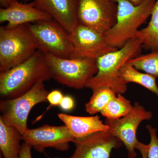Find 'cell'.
Listing matches in <instances>:
<instances>
[{
	"label": "cell",
	"mask_w": 158,
	"mask_h": 158,
	"mask_svg": "<svg viewBox=\"0 0 158 158\" xmlns=\"http://www.w3.org/2000/svg\"><path fill=\"white\" fill-rule=\"evenodd\" d=\"M31 146L23 142L22 144L21 149L18 158H32Z\"/></svg>",
	"instance_id": "d4e9b609"
},
{
	"label": "cell",
	"mask_w": 158,
	"mask_h": 158,
	"mask_svg": "<svg viewBox=\"0 0 158 158\" xmlns=\"http://www.w3.org/2000/svg\"><path fill=\"white\" fill-rule=\"evenodd\" d=\"M141 40L137 37L130 40L121 48L103 55L97 59L98 72L86 85L93 91L98 88H109L117 94L126 92L127 84L119 75L123 66L131 59L140 55Z\"/></svg>",
	"instance_id": "6da1fadb"
},
{
	"label": "cell",
	"mask_w": 158,
	"mask_h": 158,
	"mask_svg": "<svg viewBox=\"0 0 158 158\" xmlns=\"http://www.w3.org/2000/svg\"><path fill=\"white\" fill-rule=\"evenodd\" d=\"M93 94L89 101L85 105V110L90 115L101 113L116 96L117 93L109 88H101L93 90Z\"/></svg>",
	"instance_id": "ffe728a7"
},
{
	"label": "cell",
	"mask_w": 158,
	"mask_h": 158,
	"mask_svg": "<svg viewBox=\"0 0 158 158\" xmlns=\"http://www.w3.org/2000/svg\"><path fill=\"white\" fill-rule=\"evenodd\" d=\"M44 83L37 82L21 96L3 99L0 102L2 113L0 118L6 124L15 127L22 135L28 129V117L32 108L38 104L48 102L47 97L49 92Z\"/></svg>",
	"instance_id": "8992f818"
},
{
	"label": "cell",
	"mask_w": 158,
	"mask_h": 158,
	"mask_svg": "<svg viewBox=\"0 0 158 158\" xmlns=\"http://www.w3.org/2000/svg\"><path fill=\"white\" fill-rule=\"evenodd\" d=\"M140 152H141L142 158H147L148 149L146 148H143L140 149Z\"/></svg>",
	"instance_id": "4316f807"
},
{
	"label": "cell",
	"mask_w": 158,
	"mask_h": 158,
	"mask_svg": "<svg viewBox=\"0 0 158 158\" xmlns=\"http://www.w3.org/2000/svg\"><path fill=\"white\" fill-rule=\"evenodd\" d=\"M74 106L75 102L73 98L68 95L63 97L59 105L61 110L65 112H68L72 110Z\"/></svg>",
	"instance_id": "cb8c5ba5"
},
{
	"label": "cell",
	"mask_w": 158,
	"mask_h": 158,
	"mask_svg": "<svg viewBox=\"0 0 158 158\" xmlns=\"http://www.w3.org/2000/svg\"><path fill=\"white\" fill-rule=\"evenodd\" d=\"M22 135L14 127L6 124L0 118V150L4 158H18Z\"/></svg>",
	"instance_id": "2e32d148"
},
{
	"label": "cell",
	"mask_w": 158,
	"mask_h": 158,
	"mask_svg": "<svg viewBox=\"0 0 158 158\" xmlns=\"http://www.w3.org/2000/svg\"><path fill=\"white\" fill-rule=\"evenodd\" d=\"M152 113L147 111L138 102L133 106L132 110L124 117L114 120L106 119L105 123L109 128L108 131L118 138L125 146L129 158H135L137 146L139 143L137 131L139 125L144 120H150Z\"/></svg>",
	"instance_id": "9c48e42d"
},
{
	"label": "cell",
	"mask_w": 158,
	"mask_h": 158,
	"mask_svg": "<svg viewBox=\"0 0 158 158\" xmlns=\"http://www.w3.org/2000/svg\"><path fill=\"white\" fill-rule=\"evenodd\" d=\"M44 56L52 78L70 88H86L98 72L97 60L60 58L48 54Z\"/></svg>",
	"instance_id": "5b68a950"
},
{
	"label": "cell",
	"mask_w": 158,
	"mask_h": 158,
	"mask_svg": "<svg viewBox=\"0 0 158 158\" xmlns=\"http://www.w3.org/2000/svg\"><path fill=\"white\" fill-rule=\"evenodd\" d=\"M69 34L73 48L71 58L97 60L117 49L109 44L103 34L81 24Z\"/></svg>",
	"instance_id": "30bf717a"
},
{
	"label": "cell",
	"mask_w": 158,
	"mask_h": 158,
	"mask_svg": "<svg viewBox=\"0 0 158 158\" xmlns=\"http://www.w3.org/2000/svg\"><path fill=\"white\" fill-rule=\"evenodd\" d=\"M117 5L114 0H78V23L104 34L116 22Z\"/></svg>",
	"instance_id": "ba28073f"
},
{
	"label": "cell",
	"mask_w": 158,
	"mask_h": 158,
	"mask_svg": "<svg viewBox=\"0 0 158 158\" xmlns=\"http://www.w3.org/2000/svg\"></svg>",
	"instance_id": "4dcf8cb0"
},
{
	"label": "cell",
	"mask_w": 158,
	"mask_h": 158,
	"mask_svg": "<svg viewBox=\"0 0 158 158\" xmlns=\"http://www.w3.org/2000/svg\"><path fill=\"white\" fill-rule=\"evenodd\" d=\"M156 0H144L135 6L129 0H114L117 5L116 22L104 34L110 45L121 48L135 37L138 28L151 15Z\"/></svg>",
	"instance_id": "3957f363"
},
{
	"label": "cell",
	"mask_w": 158,
	"mask_h": 158,
	"mask_svg": "<svg viewBox=\"0 0 158 158\" xmlns=\"http://www.w3.org/2000/svg\"><path fill=\"white\" fill-rule=\"evenodd\" d=\"M22 140L39 152L47 148L65 151L69 149V143L76 141L68 128L44 125L37 128L28 129L22 135Z\"/></svg>",
	"instance_id": "8fae6325"
},
{
	"label": "cell",
	"mask_w": 158,
	"mask_h": 158,
	"mask_svg": "<svg viewBox=\"0 0 158 158\" xmlns=\"http://www.w3.org/2000/svg\"><path fill=\"white\" fill-rule=\"evenodd\" d=\"M119 75L127 84L129 83L138 84L155 94L158 97V87L155 77L141 72L128 62L123 66Z\"/></svg>",
	"instance_id": "e0dca14e"
},
{
	"label": "cell",
	"mask_w": 158,
	"mask_h": 158,
	"mask_svg": "<svg viewBox=\"0 0 158 158\" xmlns=\"http://www.w3.org/2000/svg\"><path fill=\"white\" fill-rule=\"evenodd\" d=\"M27 25L38 50L44 54L71 58L73 48L70 34L56 20L41 21Z\"/></svg>",
	"instance_id": "52a82bcc"
},
{
	"label": "cell",
	"mask_w": 158,
	"mask_h": 158,
	"mask_svg": "<svg viewBox=\"0 0 158 158\" xmlns=\"http://www.w3.org/2000/svg\"><path fill=\"white\" fill-rule=\"evenodd\" d=\"M146 128L150 136L147 158H158V138L156 129L150 125H148Z\"/></svg>",
	"instance_id": "7402d4cb"
},
{
	"label": "cell",
	"mask_w": 158,
	"mask_h": 158,
	"mask_svg": "<svg viewBox=\"0 0 158 158\" xmlns=\"http://www.w3.org/2000/svg\"><path fill=\"white\" fill-rule=\"evenodd\" d=\"M2 155L1 154V155H0V158H2Z\"/></svg>",
	"instance_id": "f546056e"
},
{
	"label": "cell",
	"mask_w": 158,
	"mask_h": 158,
	"mask_svg": "<svg viewBox=\"0 0 158 158\" xmlns=\"http://www.w3.org/2000/svg\"><path fill=\"white\" fill-rule=\"evenodd\" d=\"M19 1V0H0V5L2 8H5L10 6L13 2Z\"/></svg>",
	"instance_id": "484cf974"
},
{
	"label": "cell",
	"mask_w": 158,
	"mask_h": 158,
	"mask_svg": "<svg viewBox=\"0 0 158 158\" xmlns=\"http://www.w3.org/2000/svg\"><path fill=\"white\" fill-rule=\"evenodd\" d=\"M63 97L60 90H55L49 92L47 98L51 106H59Z\"/></svg>",
	"instance_id": "603a6c76"
},
{
	"label": "cell",
	"mask_w": 158,
	"mask_h": 158,
	"mask_svg": "<svg viewBox=\"0 0 158 158\" xmlns=\"http://www.w3.org/2000/svg\"><path fill=\"white\" fill-rule=\"evenodd\" d=\"M23 1L24 2H27L29 1V0H23Z\"/></svg>",
	"instance_id": "f1b7e54d"
},
{
	"label": "cell",
	"mask_w": 158,
	"mask_h": 158,
	"mask_svg": "<svg viewBox=\"0 0 158 158\" xmlns=\"http://www.w3.org/2000/svg\"><path fill=\"white\" fill-rule=\"evenodd\" d=\"M136 37L141 40L142 48L152 52L158 50V0L156 1L148 25L139 30Z\"/></svg>",
	"instance_id": "ac0fdd59"
},
{
	"label": "cell",
	"mask_w": 158,
	"mask_h": 158,
	"mask_svg": "<svg viewBox=\"0 0 158 158\" xmlns=\"http://www.w3.org/2000/svg\"><path fill=\"white\" fill-rule=\"evenodd\" d=\"M74 143L75 149L70 158H110L112 150L123 145L108 131L94 133L77 139Z\"/></svg>",
	"instance_id": "7c38bea8"
},
{
	"label": "cell",
	"mask_w": 158,
	"mask_h": 158,
	"mask_svg": "<svg viewBox=\"0 0 158 158\" xmlns=\"http://www.w3.org/2000/svg\"><path fill=\"white\" fill-rule=\"evenodd\" d=\"M37 42L27 25L13 28L0 27V72L9 70L31 57L37 50Z\"/></svg>",
	"instance_id": "277c9868"
},
{
	"label": "cell",
	"mask_w": 158,
	"mask_h": 158,
	"mask_svg": "<svg viewBox=\"0 0 158 158\" xmlns=\"http://www.w3.org/2000/svg\"><path fill=\"white\" fill-rule=\"evenodd\" d=\"M130 2L133 3L134 5L135 6H138V5H140L142 2H144V0H129Z\"/></svg>",
	"instance_id": "83f0119b"
},
{
	"label": "cell",
	"mask_w": 158,
	"mask_h": 158,
	"mask_svg": "<svg viewBox=\"0 0 158 158\" xmlns=\"http://www.w3.org/2000/svg\"><path fill=\"white\" fill-rule=\"evenodd\" d=\"M133 106L122 94H117L101 113L106 119L114 120L124 117L131 111Z\"/></svg>",
	"instance_id": "d6986e66"
},
{
	"label": "cell",
	"mask_w": 158,
	"mask_h": 158,
	"mask_svg": "<svg viewBox=\"0 0 158 158\" xmlns=\"http://www.w3.org/2000/svg\"><path fill=\"white\" fill-rule=\"evenodd\" d=\"M52 19L50 15L36 7L34 1L25 4L16 1L0 9V22L7 23L5 27L8 28Z\"/></svg>",
	"instance_id": "4fadbf2b"
},
{
	"label": "cell",
	"mask_w": 158,
	"mask_h": 158,
	"mask_svg": "<svg viewBox=\"0 0 158 158\" xmlns=\"http://www.w3.org/2000/svg\"><path fill=\"white\" fill-rule=\"evenodd\" d=\"M38 9L45 11L69 33L78 24V0H34Z\"/></svg>",
	"instance_id": "5bb4252c"
},
{
	"label": "cell",
	"mask_w": 158,
	"mask_h": 158,
	"mask_svg": "<svg viewBox=\"0 0 158 158\" xmlns=\"http://www.w3.org/2000/svg\"><path fill=\"white\" fill-rule=\"evenodd\" d=\"M128 62L138 70L158 77V50L145 55L140 54Z\"/></svg>",
	"instance_id": "44dd1931"
},
{
	"label": "cell",
	"mask_w": 158,
	"mask_h": 158,
	"mask_svg": "<svg viewBox=\"0 0 158 158\" xmlns=\"http://www.w3.org/2000/svg\"><path fill=\"white\" fill-rule=\"evenodd\" d=\"M51 78L44 54L38 50L22 63L0 73V94L4 99L15 98L27 92L37 82Z\"/></svg>",
	"instance_id": "7a4b0ae2"
},
{
	"label": "cell",
	"mask_w": 158,
	"mask_h": 158,
	"mask_svg": "<svg viewBox=\"0 0 158 158\" xmlns=\"http://www.w3.org/2000/svg\"><path fill=\"white\" fill-rule=\"evenodd\" d=\"M58 116L68 128L71 134L76 140L95 133L109 130L107 125L103 123L98 116L87 117L59 113Z\"/></svg>",
	"instance_id": "9a60e30c"
}]
</instances>
